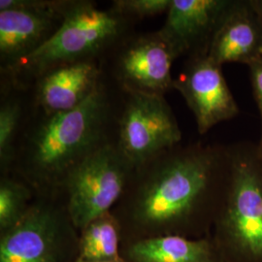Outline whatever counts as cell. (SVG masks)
Instances as JSON below:
<instances>
[{"mask_svg":"<svg viewBox=\"0 0 262 262\" xmlns=\"http://www.w3.org/2000/svg\"><path fill=\"white\" fill-rule=\"evenodd\" d=\"M230 176L229 146L179 144L134 169L127 213L143 227L190 237L215 225Z\"/></svg>","mask_w":262,"mask_h":262,"instance_id":"6da1fadb","label":"cell"},{"mask_svg":"<svg viewBox=\"0 0 262 262\" xmlns=\"http://www.w3.org/2000/svg\"><path fill=\"white\" fill-rule=\"evenodd\" d=\"M122 98L104 72L94 94L74 110L46 115L29 102L11 171L38 188L62 187L84 159L116 141Z\"/></svg>","mask_w":262,"mask_h":262,"instance_id":"7a4b0ae2","label":"cell"},{"mask_svg":"<svg viewBox=\"0 0 262 262\" xmlns=\"http://www.w3.org/2000/svg\"><path fill=\"white\" fill-rule=\"evenodd\" d=\"M64 19L56 34L35 53L1 72V84L27 91L40 76L68 63L102 60L135 21L112 7L101 9L90 0H66Z\"/></svg>","mask_w":262,"mask_h":262,"instance_id":"3957f363","label":"cell"},{"mask_svg":"<svg viewBox=\"0 0 262 262\" xmlns=\"http://www.w3.org/2000/svg\"><path fill=\"white\" fill-rule=\"evenodd\" d=\"M229 150L231 176L214 239L225 262H262V158L248 142Z\"/></svg>","mask_w":262,"mask_h":262,"instance_id":"277c9868","label":"cell"},{"mask_svg":"<svg viewBox=\"0 0 262 262\" xmlns=\"http://www.w3.org/2000/svg\"><path fill=\"white\" fill-rule=\"evenodd\" d=\"M134 168L116 141L79 164L66 180V212L70 222L83 229L110 209L124 194Z\"/></svg>","mask_w":262,"mask_h":262,"instance_id":"5b68a950","label":"cell"},{"mask_svg":"<svg viewBox=\"0 0 262 262\" xmlns=\"http://www.w3.org/2000/svg\"><path fill=\"white\" fill-rule=\"evenodd\" d=\"M179 55L159 30L132 31L102 59L105 74L124 92L164 96L174 89L171 75Z\"/></svg>","mask_w":262,"mask_h":262,"instance_id":"8992f818","label":"cell"},{"mask_svg":"<svg viewBox=\"0 0 262 262\" xmlns=\"http://www.w3.org/2000/svg\"><path fill=\"white\" fill-rule=\"evenodd\" d=\"M181 141L177 119L164 96L123 91L116 143L133 168Z\"/></svg>","mask_w":262,"mask_h":262,"instance_id":"52a82bcc","label":"cell"},{"mask_svg":"<svg viewBox=\"0 0 262 262\" xmlns=\"http://www.w3.org/2000/svg\"><path fill=\"white\" fill-rule=\"evenodd\" d=\"M66 0L0 1V69L8 71L53 37L64 19Z\"/></svg>","mask_w":262,"mask_h":262,"instance_id":"ba28073f","label":"cell"},{"mask_svg":"<svg viewBox=\"0 0 262 262\" xmlns=\"http://www.w3.org/2000/svg\"><path fill=\"white\" fill-rule=\"evenodd\" d=\"M174 89L193 113L200 134L239 114L222 66L208 56L189 57L178 78L174 79Z\"/></svg>","mask_w":262,"mask_h":262,"instance_id":"9c48e42d","label":"cell"},{"mask_svg":"<svg viewBox=\"0 0 262 262\" xmlns=\"http://www.w3.org/2000/svg\"><path fill=\"white\" fill-rule=\"evenodd\" d=\"M234 0H172L159 32L179 56H208L217 29Z\"/></svg>","mask_w":262,"mask_h":262,"instance_id":"30bf717a","label":"cell"},{"mask_svg":"<svg viewBox=\"0 0 262 262\" xmlns=\"http://www.w3.org/2000/svg\"><path fill=\"white\" fill-rule=\"evenodd\" d=\"M104 77L102 60L58 66L40 76L26 91L30 106L52 115L74 110L97 90Z\"/></svg>","mask_w":262,"mask_h":262,"instance_id":"8fae6325","label":"cell"},{"mask_svg":"<svg viewBox=\"0 0 262 262\" xmlns=\"http://www.w3.org/2000/svg\"><path fill=\"white\" fill-rule=\"evenodd\" d=\"M59 212L40 201L5 232L0 242V262H56Z\"/></svg>","mask_w":262,"mask_h":262,"instance_id":"7c38bea8","label":"cell"},{"mask_svg":"<svg viewBox=\"0 0 262 262\" xmlns=\"http://www.w3.org/2000/svg\"><path fill=\"white\" fill-rule=\"evenodd\" d=\"M262 56V19L252 0H234L217 29L208 56L220 66L228 62L247 66Z\"/></svg>","mask_w":262,"mask_h":262,"instance_id":"4fadbf2b","label":"cell"},{"mask_svg":"<svg viewBox=\"0 0 262 262\" xmlns=\"http://www.w3.org/2000/svg\"><path fill=\"white\" fill-rule=\"evenodd\" d=\"M134 262H225L214 238L162 234L133 244Z\"/></svg>","mask_w":262,"mask_h":262,"instance_id":"5bb4252c","label":"cell"},{"mask_svg":"<svg viewBox=\"0 0 262 262\" xmlns=\"http://www.w3.org/2000/svg\"><path fill=\"white\" fill-rule=\"evenodd\" d=\"M29 110L26 91L1 84L0 166L4 176L11 172L19 134Z\"/></svg>","mask_w":262,"mask_h":262,"instance_id":"9a60e30c","label":"cell"},{"mask_svg":"<svg viewBox=\"0 0 262 262\" xmlns=\"http://www.w3.org/2000/svg\"><path fill=\"white\" fill-rule=\"evenodd\" d=\"M119 254V222L111 212L98 216L82 229L79 259L116 260Z\"/></svg>","mask_w":262,"mask_h":262,"instance_id":"2e32d148","label":"cell"},{"mask_svg":"<svg viewBox=\"0 0 262 262\" xmlns=\"http://www.w3.org/2000/svg\"><path fill=\"white\" fill-rule=\"evenodd\" d=\"M31 198L30 188L23 182L4 176L0 183V228L10 229L26 215Z\"/></svg>","mask_w":262,"mask_h":262,"instance_id":"e0dca14e","label":"cell"},{"mask_svg":"<svg viewBox=\"0 0 262 262\" xmlns=\"http://www.w3.org/2000/svg\"><path fill=\"white\" fill-rule=\"evenodd\" d=\"M172 0H114L111 7L136 23L139 19L167 13Z\"/></svg>","mask_w":262,"mask_h":262,"instance_id":"ac0fdd59","label":"cell"},{"mask_svg":"<svg viewBox=\"0 0 262 262\" xmlns=\"http://www.w3.org/2000/svg\"><path fill=\"white\" fill-rule=\"evenodd\" d=\"M248 66L251 71L255 101L258 106L262 120V56L250 62Z\"/></svg>","mask_w":262,"mask_h":262,"instance_id":"d6986e66","label":"cell"},{"mask_svg":"<svg viewBox=\"0 0 262 262\" xmlns=\"http://www.w3.org/2000/svg\"><path fill=\"white\" fill-rule=\"evenodd\" d=\"M252 3L262 19V0H252Z\"/></svg>","mask_w":262,"mask_h":262,"instance_id":"ffe728a7","label":"cell"},{"mask_svg":"<svg viewBox=\"0 0 262 262\" xmlns=\"http://www.w3.org/2000/svg\"><path fill=\"white\" fill-rule=\"evenodd\" d=\"M76 262H127L125 261L123 258L121 259H116V260H95V261H89V260H83V259H77Z\"/></svg>","mask_w":262,"mask_h":262,"instance_id":"44dd1931","label":"cell"},{"mask_svg":"<svg viewBox=\"0 0 262 262\" xmlns=\"http://www.w3.org/2000/svg\"><path fill=\"white\" fill-rule=\"evenodd\" d=\"M256 148H257V152H258V155L260 156V158H262V135L261 138H260V141H259V143L256 145Z\"/></svg>","mask_w":262,"mask_h":262,"instance_id":"7402d4cb","label":"cell"}]
</instances>
